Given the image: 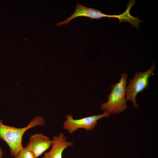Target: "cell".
Instances as JSON below:
<instances>
[{"instance_id":"obj_1","label":"cell","mask_w":158,"mask_h":158,"mask_svg":"<svg viewBox=\"0 0 158 158\" xmlns=\"http://www.w3.org/2000/svg\"><path fill=\"white\" fill-rule=\"evenodd\" d=\"M45 122L42 116H37L26 126L17 128L4 124L0 118V139L7 143L10 149L11 155L15 157L24 147L22 144V138L25 132L32 128L43 126Z\"/></svg>"},{"instance_id":"obj_2","label":"cell","mask_w":158,"mask_h":158,"mask_svg":"<svg viewBox=\"0 0 158 158\" xmlns=\"http://www.w3.org/2000/svg\"><path fill=\"white\" fill-rule=\"evenodd\" d=\"M128 74L125 71L121 75L118 82L111 87L110 93L108 95V101L100 105L102 111L110 114H118L128 108L126 99V91Z\"/></svg>"},{"instance_id":"obj_3","label":"cell","mask_w":158,"mask_h":158,"mask_svg":"<svg viewBox=\"0 0 158 158\" xmlns=\"http://www.w3.org/2000/svg\"><path fill=\"white\" fill-rule=\"evenodd\" d=\"M155 62L154 61L150 67L144 72L138 71L135 73L133 78L130 79L126 86V99L130 101L133 107L138 109L139 107L136 100L137 95L139 93L147 89L149 86V79L152 75H154V71L155 69Z\"/></svg>"},{"instance_id":"obj_4","label":"cell","mask_w":158,"mask_h":158,"mask_svg":"<svg viewBox=\"0 0 158 158\" xmlns=\"http://www.w3.org/2000/svg\"><path fill=\"white\" fill-rule=\"evenodd\" d=\"M111 114L106 111L102 114L95 115L78 119L73 118L71 114L66 116V119L63 124V128L70 134H73L80 129H84L87 131L92 130L97 125V121L104 118H108Z\"/></svg>"},{"instance_id":"obj_5","label":"cell","mask_w":158,"mask_h":158,"mask_svg":"<svg viewBox=\"0 0 158 158\" xmlns=\"http://www.w3.org/2000/svg\"><path fill=\"white\" fill-rule=\"evenodd\" d=\"M82 16L98 20L105 17L116 18L119 19L120 23L124 21L126 18V15L125 12L118 15H108L103 13L99 10L86 7L77 3L73 13L65 20L57 23L56 25L58 26L61 25H66L73 19L78 17Z\"/></svg>"},{"instance_id":"obj_6","label":"cell","mask_w":158,"mask_h":158,"mask_svg":"<svg viewBox=\"0 0 158 158\" xmlns=\"http://www.w3.org/2000/svg\"><path fill=\"white\" fill-rule=\"evenodd\" d=\"M52 140L41 133L31 135L27 145L24 147L32 152L36 158L51 147Z\"/></svg>"},{"instance_id":"obj_7","label":"cell","mask_w":158,"mask_h":158,"mask_svg":"<svg viewBox=\"0 0 158 158\" xmlns=\"http://www.w3.org/2000/svg\"><path fill=\"white\" fill-rule=\"evenodd\" d=\"M67 140V138L63 133L54 136L51 140V150L45 153L44 156L41 158H62L64 150L68 147H72L74 144L73 142Z\"/></svg>"},{"instance_id":"obj_8","label":"cell","mask_w":158,"mask_h":158,"mask_svg":"<svg viewBox=\"0 0 158 158\" xmlns=\"http://www.w3.org/2000/svg\"><path fill=\"white\" fill-rule=\"evenodd\" d=\"M14 158H36L34 154L24 147Z\"/></svg>"},{"instance_id":"obj_9","label":"cell","mask_w":158,"mask_h":158,"mask_svg":"<svg viewBox=\"0 0 158 158\" xmlns=\"http://www.w3.org/2000/svg\"><path fill=\"white\" fill-rule=\"evenodd\" d=\"M4 153L2 149L0 147V158H2Z\"/></svg>"}]
</instances>
